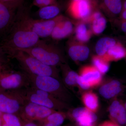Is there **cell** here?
Segmentation results:
<instances>
[{"mask_svg": "<svg viewBox=\"0 0 126 126\" xmlns=\"http://www.w3.org/2000/svg\"><path fill=\"white\" fill-rule=\"evenodd\" d=\"M39 39L36 34L23 24L16 14L14 24L0 44L12 59L16 51L33 47L40 41Z\"/></svg>", "mask_w": 126, "mask_h": 126, "instance_id": "obj_1", "label": "cell"}, {"mask_svg": "<svg viewBox=\"0 0 126 126\" xmlns=\"http://www.w3.org/2000/svg\"><path fill=\"white\" fill-rule=\"evenodd\" d=\"M17 15L26 27L36 34L39 38H42L50 36L56 24L65 18L60 15L56 18L48 20L34 19L31 16L28 7L23 5L18 9Z\"/></svg>", "mask_w": 126, "mask_h": 126, "instance_id": "obj_2", "label": "cell"}, {"mask_svg": "<svg viewBox=\"0 0 126 126\" xmlns=\"http://www.w3.org/2000/svg\"><path fill=\"white\" fill-rule=\"evenodd\" d=\"M12 59L19 63L21 69L29 74L38 76H49L60 79L58 70L56 67L46 65L22 50L16 51Z\"/></svg>", "mask_w": 126, "mask_h": 126, "instance_id": "obj_3", "label": "cell"}, {"mask_svg": "<svg viewBox=\"0 0 126 126\" xmlns=\"http://www.w3.org/2000/svg\"><path fill=\"white\" fill-rule=\"evenodd\" d=\"M26 73L31 86L45 91L62 101L67 103L70 102L71 94L60 79L49 76H36Z\"/></svg>", "mask_w": 126, "mask_h": 126, "instance_id": "obj_4", "label": "cell"}, {"mask_svg": "<svg viewBox=\"0 0 126 126\" xmlns=\"http://www.w3.org/2000/svg\"><path fill=\"white\" fill-rule=\"evenodd\" d=\"M38 60L46 65L56 67L65 63L62 52L56 46L40 40L33 47L20 50Z\"/></svg>", "mask_w": 126, "mask_h": 126, "instance_id": "obj_5", "label": "cell"}, {"mask_svg": "<svg viewBox=\"0 0 126 126\" xmlns=\"http://www.w3.org/2000/svg\"><path fill=\"white\" fill-rule=\"evenodd\" d=\"M16 90L26 101L37 104L56 111H61L69 107L68 103L45 91L32 86Z\"/></svg>", "mask_w": 126, "mask_h": 126, "instance_id": "obj_6", "label": "cell"}, {"mask_svg": "<svg viewBox=\"0 0 126 126\" xmlns=\"http://www.w3.org/2000/svg\"><path fill=\"white\" fill-rule=\"evenodd\" d=\"M31 86L28 75L22 70H11L9 67L4 70L0 77V92L18 90Z\"/></svg>", "mask_w": 126, "mask_h": 126, "instance_id": "obj_7", "label": "cell"}, {"mask_svg": "<svg viewBox=\"0 0 126 126\" xmlns=\"http://www.w3.org/2000/svg\"><path fill=\"white\" fill-rule=\"evenodd\" d=\"M26 102L16 90L0 92V110L2 113L18 115Z\"/></svg>", "mask_w": 126, "mask_h": 126, "instance_id": "obj_8", "label": "cell"}, {"mask_svg": "<svg viewBox=\"0 0 126 126\" xmlns=\"http://www.w3.org/2000/svg\"><path fill=\"white\" fill-rule=\"evenodd\" d=\"M97 0H79L69 1L67 11L73 18L88 23L93 12L96 9Z\"/></svg>", "mask_w": 126, "mask_h": 126, "instance_id": "obj_9", "label": "cell"}, {"mask_svg": "<svg viewBox=\"0 0 126 126\" xmlns=\"http://www.w3.org/2000/svg\"><path fill=\"white\" fill-rule=\"evenodd\" d=\"M56 111L37 104L26 101L21 109L18 116L23 122H37L45 119Z\"/></svg>", "mask_w": 126, "mask_h": 126, "instance_id": "obj_10", "label": "cell"}, {"mask_svg": "<svg viewBox=\"0 0 126 126\" xmlns=\"http://www.w3.org/2000/svg\"><path fill=\"white\" fill-rule=\"evenodd\" d=\"M23 4L0 1V35H6L15 20L18 9Z\"/></svg>", "mask_w": 126, "mask_h": 126, "instance_id": "obj_11", "label": "cell"}, {"mask_svg": "<svg viewBox=\"0 0 126 126\" xmlns=\"http://www.w3.org/2000/svg\"><path fill=\"white\" fill-rule=\"evenodd\" d=\"M102 79V75L93 65H85L79 71L78 86L83 90H89L100 86Z\"/></svg>", "mask_w": 126, "mask_h": 126, "instance_id": "obj_12", "label": "cell"}, {"mask_svg": "<svg viewBox=\"0 0 126 126\" xmlns=\"http://www.w3.org/2000/svg\"><path fill=\"white\" fill-rule=\"evenodd\" d=\"M69 113L80 126H93L97 119L94 112L85 107L74 109Z\"/></svg>", "mask_w": 126, "mask_h": 126, "instance_id": "obj_13", "label": "cell"}, {"mask_svg": "<svg viewBox=\"0 0 126 126\" xmlns=\"http://www.w3.org/2000/svg\"><path fill=\"white\" fill-rule=\"evenodd\" d=\"M124 89L122 82L116 79H112L101 86L99 89L100 95L104 98L110 99L121 94Z\"/></svg>", "mask_w": 126, "mask_h": 126, "instance_id": "obj_14", "label": "cell"}, {"mask_svg": "<svg viewBox=\"0 0 126 126\" xmlns=\"http://www.w3.org/2000/svg\"><path fill=\"white\" fill-rule=\"evenodd\" d=\"M68 53L73 61H82L88 58L90 50L88 47L82 43L70 41L68 43Z\"/></svg>", "mask_w": 126, "mask_h": 126, "instance_id": "obj_15", "label": "cell"}, {"mask_svg": "<svg viewBox=\"0 0 126 126\" xmlns=\"http://www.w3.org/2000/svg\"><path fill=\"white\" fill-rule=\"evenodd\" d=\"M109 114L115 122L119 125L126 123V109L121 100L115 99L110 104L109 109Z\"/></svg>", "mask_w": 126, "mask_h": 126, "instance_id": "obj_16", "label": "cell"}, {"mask_svg": "<svg viewBox=\"0 0 126 126\" xmlns=\"http://www.w3.org/2000/svg\"><path fill=\"white\" fill-rule=\"evenodd\" d=\"M73 24L65 17L56 24L50 36L54 39H62L70 36L73 33Z\"/></svg>", "mask_w": 126, "mask_h": 126, "instance_id": "obj_17", "label": "cell"}, {"mask_svg": "<svg viewBox=\"0 0 126 126\" xmlns=\"http://www.w3.org/2000/svg\"><path fill=\"white\" fill-rule=\"evenodd\" d=\"M88 23L91 24V31L94 34H100L106 29L107 20L101 12L96 9L93 12Z\"/></svg>", "mask_w": 126, "mask_h": 126, "instance_id": "obj_18", "label": "cell"}, {"mask_svg": "<svg viewBox=\"0 0 126 126\" xmlns=\"http://www.w3.org/2000/svg\"><path fill=\"white\" fill-rule=\"evenodd\" d=\"M60 66L63 77L62 82L67 88L72 90L78 85L79 75L72 70L65 63L62 64Z\"/></svg>", "mask_w": 126, "mask_h": 126, "instance_id": "obj_19", "label": "cell"}, {"mask_svg": "<svg viewBox=\"0 0 126 126\" xmlns=\"http://www.w3.org/2000/svg\"><path fill=\"white\" fill-rule=\"evenodd\" d=\"M102 56L109 62L118 61L126 57V48L120 42H117Z\"/></svg>", "mask_w": 126, "mask_h": 126, "instance_id": "obj_20", "label": "cell"}, {"mask_svg": "<svg viewBox=\"0 0 126 126\" xmlns=\"http://www.w3.org/2000/svg\"><path fill=\"white\" fill-rule=\"evenodd\" d=\"M61 8L58 3L41 7L37 12V16L39 19H52L60 15Z\"/></svg>", "mask_w": 126, "mask_h": 126, "instance_id": "obj_21", "label": "cell"}, {"mask_svg": "<svg viewBox=\"0 0 126 126\" xmlns=\"http://www.w3.org/2000/svg\"><path fill=\"white\" fill-rule=\"evenodd\" d=\"M101 8L111 15H120L122 9V0H102Z\"/></svg>", "mask_w": 126, "mask_h": 126, "instance_id": "obj_22", "label": "cell"}, {"mask_svg": "<svg viewBox=\"0 0 126 126\" xmlns=\"http://www.w3.org/2000/svg\"><path fill=\"white\" fill-rule=\"evenodd\" d=\"M65 113L60 111H56L43 120L37 122L40 126H61L64 122Z\"/></svg>", "mask_w": 126, "mask_h": 126, "instance_id": "obj_23", "label": "cell"}, {"mask_svg": "<svg viewBox=\"0 0 126 126\" xmlns=\"http://www.w3.org/2000/svg\"><path fill=\"white\" fill-rule=\"evenodd\" d=\"M82 100L85 107L93 112H94L98 109L99 100L97 95L92 91L84 93L82 96Z\"/></svg>", "mask_w": 126, "mask_h": 126, "instance_id": "obj_24", "label": "cell"}, {"mask_svg": "<svg viewBox=\"0 0 126 126\" xmlns=\"http://www.w3.org/2000/svg\"><path fill=\"white\" fill-rule=\"evenodd\" d=\"M117 42L115 39L109 37L100 39L95 46V50L97 55L104 56L109 50L115 45Z\"/></svg>", "mask_w": 126, "mask_h": 126, "instance_id": "obj_25", "label": "cell"}, {"mask_svg": "<svg viewBox=\"0 0 126 126\" xmlns=\"http://www.w3.org/2000/svg\"><path fill=\"white\" fill-rule=\"evenodd\" d=\"M75 33L76 40L82 44L88 42L92 36V31L88 30L85 23L83 21L77 25Z\"/></svg>", "mask_w": 126, "mask_h": 126, "instance_id": "obj_26", "label": "cell"}, {"mask_svg": "<svg viewBox=\"0 0 126 126\" xmlns=\"http://www.w3.org/2000/svg\"><path fill=\"white\" fill-rule=\"evenodd\" d=\"M93 65L102 75L107 73L110 68V62L103 56L94 55L92 58Z\"/></svg>", "mask_w": 126, "mask_h": 126, "instance_id": "obj_27", "label": "cell"}, {"mask_svg": "<svg viewBox=\"0 0 126 126\" xmlns=\"http://www.w3.org/2000/svg\"><path fill=\"white\" fill-rule=\"evenodd\" d=\"M1 118L8 126H22L23 122L18 115L12 113H2Z\"/></svg>", "mask_w": 126, "mask_h": 126, "instance_id": "obj_28", "label": "cell"}, {"mask_svg": "<svg viewBox=\"0 0 126 126\" xmlns=\"http://www.w3.org/2000/svg\"><path fill=\"white\" fill-rule=\"evenodd\" d=\"M58 3L57 0H33V5L40 8Z\"/></svg>", "mask_w": 126, "mask_h": 126, "instance_id": "obj_29", "label": "cell"}, {"mask_svg": "<svg viewBox=\"0 0 126 126\" xmlns=\"http://www.w3.org/2000/svg\"><path fill=\"white\" fill-rule=\"evenodd\" d=\"M10 59L0 44V66L9 65Z\"/></svg>", "mask_w": 126, "mask_h": 126, "instance_id": "obj_30", "label": "cell"}, {"mask_svg": "<svg viewBox=\"0 0 126 126\" xmlns=\"http://www.w3.org/2000/svg\"><path fill=\"white\" fill-rule=\"evenodd\" d=\"M22 126H40L38 122H23Z\"/></svg>", "mask_w": 126, "mask_h": 126, "instance_id": "obj_31", "label": "cell"}, {"mask_svg": "<svg viewBox=\"0 0 126 126\" xmlns=\"http://www.w3.org/2000/svg\"><path fill=\"white\" fill-rule=\"evenodd\" d=\"M102 126H119V124L114 122H107L104 123Z\"/></svg>", "mask_w": 126, "mask_h": 126, "instance_id": "obj_32", "label": "cell"}, {"mask_svg": "<svg viewBox=\"0 0 126 126\" xmlns=\"http://www.w3.org/2000/svg\"><path fill=\"white\" fill-rule=\"evenodd\" d=\"M0 1L4 2H24V0H0Z\"/></svg>", "mask_w": 126, "mask_h": 126, "instance_id": "obj_33", "label": "cell"}, {"mask_svg": "<svg viewBox=\"0 0 126 126\" xmlns=\"http://www.w3.org/2000/svg\"><path fill=\"white\" fill-rule=\"evenodd\" d=\"M121 28L123 31L126 33V20H121Z\"/></svg>", "mask_w": 126, "mask_h": 126, "instance_id": "obj_34", "label": "cell"}, {"mask_svg": "<svg viewBox=\"0 0 126 126\" xmlns=\"http://www.w3.org/2000/svg\"><path fill=\"white\" fill-rule=\"evenodd\" d=\"M120 17L121 20H126V10L122 11L120 14Z\"/></svg>", "mask_w": 126, "mask_h": 126, "instance_id": "obj_35", "label": "cell"}, {"mask_svg": "<svg viewBox=\"0 0 126 126\" xmlns=\"http://www.w3.org/2000/svg\"><path fill=\"white\" fill-rule=\"evenodd\" d=\"M8 65H9L0 66V77L1 76V74L4 72V70L9 67Z\"/></svg>", "mask_w": 126, "mask_h": 126, "instance_id": "obj_36", "label": "cell"}, {"mask_svg": "<svg viewBox=\"0 0 126 126\" xmlns=\"http://www.w3.org/2000/svg\"><path fill=\"white\" fill-rule=\"evenodd\" d=\"M126 10V0H122V11Z\"/></svg>", "mask_w": 126, "mask_h": 126, "instance_id": "obj_37", "label": "cell"}, {"mask_svg": "<svg viewBox=\"0 0 126 126\" xmlns=\"http://www.w3.org/2000/svg\"><path fill=\"white\" fill-rule=\"evenodd\" d=\"M2 120L1 117H0V126H1L2 124Z\"/></svg>", "mask_w": 126, "mask_h": 126, "instance_id": "obj_38", "label": "cell"}, {"mask_svg": "<svg viewBox=\"0 0 126 126\" xmlns=\"http://www.w3.org/2000/svg\"><path fill=\"white\" fill-rule=\"evenodd\" d=\"M1 126H8L7 124H6L5 123H4V124H2Z\"/></svg>", "mask_w": 126, "mask_h": 126, "instance_id": "obj_39", "label": "cell"}, {"mask_svg": "<svg viewBox=\"0 0 126 126\" xmlns=\"http://www.w3.org/2000/svg\"><path fill=\"white\" fill-rule=\"evenodd\" d=\"M2 113L1 112L0 110V117H1V115H2Z\"/></svg>", "mask_w": 126, "mask_h": 126, "instance_id": "obj_40", "label": "cell"}, {"mask_svg": "<svg viewBox=\"0 0 126 126\" xmlns=\"http://www.w3.org/2000/svg\"><path fill=\"white\" fill-rule=\"evenodd\" d=\"M79 0H70L69 1H76Z\"/></svg>", "mask_w": 126, "mask_h": 126, "instance_id": "obj_41", "label": "cell"}, {"mask_svg": "<svg viewBox=\"0 0 126 126\" xmlns=\"http://www.w3.org/2000/svg\"><path fill=\"white\" fill-rule=\"evenodd\" d=\"M124 106H125V108H126V101L125 103H124Z\"/></svg>", "mask_w": 126, "mask_h": 126, "instance_id": "obj_42", "label": "cell"}, {"mask_svg": "<svg viewBox=\"0 0 126 126\" xmlns=\"http://www.w3.org/2000/svg\"></svg>", "mask_w": 126, "mask_h": 126, "instance_id": "obj_43", "label": "cell"}]
</instances>
